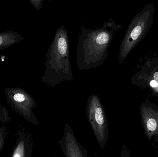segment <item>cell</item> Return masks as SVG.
I'll return each mask as SVG.
<instances>
[{
    "mask_svg": "<svg viewBox=\"0 0 158 157\" xmlns=\"http://www.w3.org/2000/svg\"><path fill=\"white\" fill-rule=\"evenodd\" d=\"M120 27L111 18L96 28L82 25L76 50V63L79 70L97 68L104 63L113 36Z\"/></svg>",
    "mask_w": 158,
    "mask_h": 157,
    "instance_id": "1",
    "label": "cell"
},
{
    "mask_svg": "<svg viewBox=\"0 0 158 157\" xmlns=\"http://www.w3.org/2000/svg\"><path fill=\"white\" fill-rule=\"evenodd\" d=\"M45 58V69L42 77V83L55 87L63 82L73 81L68 33L63 25L56 29L54 38L49 47Z\"/></svg>",
    "mask_w": 158,
    "mask_h": 157,
    "instance_id": "2",
    "label": "cell"
},
{
    "mask_svg": "<svg viewBox=\"0 0 158 157\" xmlns=\"http://www.w3.org/2000/svg\"><path fill=\"white\" fill-rule=\"evenodd\" d=\"M153 14V7H147L132 20L120 47V64L123 62L132 49L148 31L152 23Z\"/></svg>",
    "mask_w": 158,
    "mask_h": 157,
    "instance_id": "3",
    "label": "cell"
},
{
    "mask_svg": "<svg viewBox=\"0 0 158 157\" xmlns=\"http://www.w3.org/2000/svg\"><path fill=\"white\" fill-rule=\"evenodd\" d=\"M85 113L98 145L104 148L109 139V122L100 98L95 94L88 98Z\"/></svg>",
    "mask_w": 158,
    "mask_h": 157,
    "instance_id": "4",
    "label": "cell"
},
{
    "mask_svg": "<svg viewBox=\"0 0 158 157\" xmlns=\"http://www.w3.org/2000/svg\"><path fill=\"white\" fill-rule=\"evenodd\" d=\"M5 94L13 108L33 124H40L33 111L36 106V101L28 93L20 88L7 87L5 89Z\"/></svg>",
    "mask_w": 158,
    "mask_h": 157,
    "instance_id": "5",
    "label": "cell"
},
{
    "mask_svg": "<svg viewBox=\"0 0 158 157\" xmlns=\"http://www.w3.org/2000/svg\"><path fill=\"white\" fill-rule=\"evenodd\" d=\"M58 143L65 157H88L86 149L77 140L68 124H65L63 136Z\"/></svg>",
    "mask_w": 158,
    "mask_h": 157,
    "instance_id": "6",
    "label": "cell"
},
{
    "mask_svg": "<svg viewBox=\"0 0 158 157\" xmlns=\"http://www.w3.org/2000/svg\"><path fill=\"white\" fill-rule=\"evenodd\" d=\"M141 114L147 136L150 139L158 133V111L143 107L141 109Z\"/></svg>",
    "mask_w": 158,
    "mask_h": 157,
    "instance_id": "7",
    "label": "cell"
},
{
    "mask_svg": "<svg viewBox=\"0 0 158 157\" xmlns=\"http://www.w3.org/2000/svg\"><path fill=\"white\" fill-rule=\"evenodd\" d=\"M25 39V37L14 30L0 33V50L9 48Z\"/></svg>",
    "mask_w": 158,
    "mask_h": 157,
    "instance_id": "8",
    "label": "cell"
},
{
    "mask_svg": "<svg viewBox=\"0 0 158 157\" xmlns=\"http://www.w3.org/2000/svg\"><path fill=\"white\" fill-rule=\"evenodd\" d=\"M25 142L24 140L20 141L16 147L12 157H25Z\"/></svg>",
    "mask_w": 158,
    "mask_h": 157,
    "instance_id": "9",
    "label": "cell"
},
{
    "mask_svg": "<svg viewBox=\"0 0 158 157\" xmlns=\"http://www.w3.org/2000/svg\"><path fill=\"white\" fill-rule=\"evenodd\" d=\"M31 3V4L33 7L36 8L37 10H40L42 7L43 2V1L42 0H30V1Z\"/></svg>",
    "mask_w": 158,
    "mask_h": 157,
    "instance_id": "10",
    "label": "cell"
},
{
    "mask_svg": "<svg viewBox=\"0 0 158 157\" xmlns=\"http://www.w3.org/2000/svg\"><path fill=\"white\" fill-rule=\"evenodd\" d=\"M120 157H130V151L125 145L123 147Z\"/></svg>",
    "mask_w": 158,
    "mask_h": 157,
    "instance_id": "11",
    "label": "cell"
},
{
    "mask_svg": "<svg viewBox=\"0 0 158 157\" xmlns=\"http://www.w3.org/2000/svg\"><path fill=\"white\" fill-rule=\"evenodd\" d=\"M4 143V138L3 137V135L2 133L0 132V153L2 149Z\"/></svg>",
    "mask_w": 158,
    "mask_h": 157,
    "instance_id": "12",
    "label": "cell"
},
{
    "mask_svg": "<svg viewBox=\"0 0 158 157\" xmlns=\"http://www.w3.org/2000/svg\"><path fill=\"white\" fill-rule=\"evenodd\" d=\"M150 84L151 87H152V88H154V89H155V90H156V88H157L158 84L155 81V80H152V81L150 82Z\"/></svg>",
    "mask_w": 158,
    "mask_h": 157,
    "instance_id": "13",
    "label": "cell"
},
{
    "mask_svg": "<svg viewBox=\"0 0 158 157\" xmlns=\"http://www.w3.org/2000/svg\"><path fill=\"white\" fill-rule=\"evenodd\" d=\"M153 77H154V80H155V81H156L158 84L157 88H156V90H155V91H156V92H158V72H156V73H154Z\"/></svg>",
    "mask_w": 158,
    "mask_h": 157,
    "instance_id": "14",
    "label": "cell"
}]
</instances>
